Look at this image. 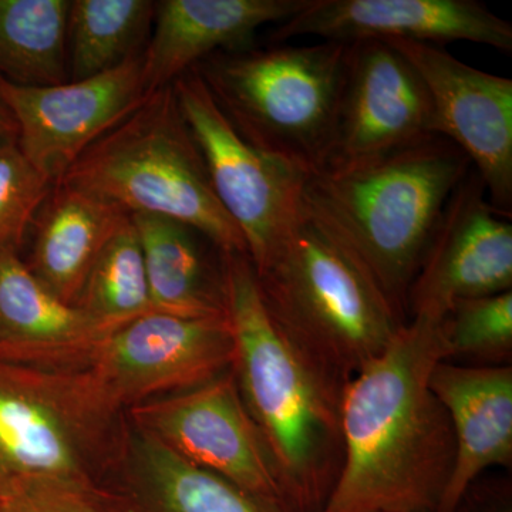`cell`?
Instances as JSON below:
<instances>
[{"instance_id": "10", "label": "cell", "mask_w": 512, "mask_h": 512, "mask_svg": "<svg viewBox=\"0 0 512 512\" xmlns=\"http://www.w3.org/2000/svg\"><path fill=\"white\" fill-rule=\"evenodd\" d=\"M126 419L184 460L292 512L232 369L191 389L138 404Z\"/></svg>"}, {"instance_id": "4", "label": "cell", "mask_w": 512, "mask_h": 512, "mask_svg": "<svg viewBox=\"0 0 512 512\" xmlns=\"http://www.w3.org/2000/svg\"><path fill=\"white\" fill-rule=\"evenodd\" d=\"M254 271L275 328L340 389L406 325L348 249L303 204L284 241Z\"/></svg>"}, {"instance_id": "21", "label": "cell", "mask_w": 512, "mask_h": 512, "mask_svg": "<svg viewBox=\"0 0 512 512\" xmlns=\"http://www.w3.org/2000/svg\"><path fill=\"white\" fill-rule=\"evenodd\" d=\"M131 221L140 239L154 311L227 318L224 252L214 258V242L183 222L151 214H133Z\"/></svg>"}, {"instance_id": "29", "label": "cell", "mask_w": 512, "mask_h": 512, "mask_svg": "<svg viewBox=\"0 0 512 512\" xmlns=\"http://www.w3.org/2000/svg\"><path fill=\"white\" fill-rule=\"evenodd\" d=\"M6 138H18V126L8 107L0 100V140H6Z\"/></svg>"}, {"instance_id": "19", "label": "cell", "mask_w": 512, "mask_h": 512, "mask_svg": "<svg viewBox=\"0 0 512 512\" xmlns=\"http://www.w3.org/2000/svg\"><path fill=\"white\" fill-rule=\"evenodd\" d=\"M77 306L60 301L16 249L0 251V359L42 367L113 332Z\"/></svg>"}, {"instance_id": "6", "label": "cell", "mask_w": 512, "mask_h": 512, "mask_svg": "<svg viewBox=\"0 0 512 512\" xmlns=\"http://www.w3.org/2000/svg\"><path fill=\"white\" fill-rule=\"evenodd\" d=\"M350 43L215 53L194 67L248 143L306 175L326 163Z\"/></svg>"}, {"instance_id": "5", "label": "cell", "mask_w": 512, "mask_h": 512, "mask_svg": "<svg viewBox=\"0 0 512 512\" xmlns=\"http://www.w3.org/2000/svg\"><path fill=\"white\" fill-rule=\"evenodd\" d=\"M59 183L93 192L130 215L183 222L222 252L248 255L241 231L212 190L173 84L148 94L133 113L97 138Z\"/></svg>"}, {"instance_id": "2", "label": "cell", "mask_w": 512, "mask_h": 512, "mask_svg": "<svg viewBox=\"0 0 512 512\" xmlns=\"http://www.w3.org/2000/svg\"><path fill=\"white\" fill-rule=\"evenodd\" d=\"M232 372L292 512H320L343 463L339 386L313 369L275 328L248 255L224 252Z\"/></svg>"}, {"instance_id": "12", "label": "cell", "mask_w": 512, "mask_h": 512, "mask_svg": "<svg viewBox=\"0 0 512 512\" xmlns=\"http://www.w3.org/2000/svg\"><path fill=\"white\" fill-rule=\"evenodd\" d=\"M512 291L511 218L471 168L451 194L410 288L409 320H443L457 302Z\"/></svg>"}, {"instance_id": "15", "label": "cell", "mask_w": 512, "mask_h": 512, "mask_svg": "<svg viewBox=\"0 0 512 512\" xmlns=\"http://www.w3.org/2000/svg\"><path fill=\"white\" fill-rule=\"evenodd\" d=\"M313 36L322 42L407 40L473 42L512 50V26L476 0H309L291 19L276 25L274 43Z\"/></svg>"}, {"instance_id": "27", "label": "cell", "mask_w": 512, "mask_h": 512, "mask_svg": "<svg viewBox=\"0 0 512 512\" xmlns=\"http://www.w3.org/2000/svg\"><path fill=\"white\" fill-rule=\"evenodd\" d=\"M2 512H104L94 493L39 488L2 500Z\"/></svg>"}, {"instance_id": "14", "label": "cell", "mask_w": 512, "mask_h": 512, "mask_svg": "<svg viewBox=\"0 0 512 512\" xmlns=\"http://www.w3.org/2000/svg\"><path fill=\"white\" fill-rule=\"evenodd\" d=\"M440 136L423 80L386 40L350 43L332 146L323 168L380 157Z\"/></svg>"}, {"instance_id": "23", "label": "cell", "mask_w": 512, "mask_h": 512, "mask_svg": "<svg viewBox=\"0 0 512 512\" xmlns=\"http://www.w3.org/2000/svg\"><path fill=\"white\" fill-rule=\"evenodd\" d=\"M150 0H72L67 15L69 82L89 79L143 52L156 18Z\"/></svg>"}, {"instance_id": "3", "label": "cell", "mask_w": 512, "mask_h": 512, "mask_svg": "<svg viewBox=\"0 0 512 512\" xmlns=\"http://www.w3.org/2000/svg\"><path fill=\"white\" fill-rule=\"evenodd\" d=\"M473 168L436 136L383 156L306 175L302 204L409 322L410 288L451 194Z\"/></svg>"}, {"instance_id": "9", "label": "cell", "mask_w": 512, "mask_h": 512, "mask_svg": "<svg viewBox=\"0 0 512 512\" xmlns=\"http://www.w3.org/2000/svg\"><path fill=\"white\" fill-rule=\"evenodd\" d=\"M173 87L204 157L212 190L241 231L248 258L258 268L298 220L306 174L248 143L194 69L178 77Z\"/></svg>"}, {"instance_id": "17", "label": "cell", "mask_w": 512, "mask_h": 512, "mask_svg": "<svg viewBox=\"0 0 512 512\" xmlns=\"http://www.w3.org/2000/svg\"><path fill=\"white\" fill-rule=\"evenodd\" d=\"M309 0H164L143 57L144 92L171 86L215 53L251 47L259 29L281 25Z\"/></svg>"}, {"instance_id": "26", "label": "cell", "mask_w": 512, "mask_h": 512, "mask_svg": "<svg viewBox=\"0 0 512 512\" xmlns=\"http://www.w3.org/2000/svg\"><path fill=\"white\" fill-rule=\"evenodd\" d=\"M53 185L22 153L16 138L0 140V251L20 252Z\"/></svg>"}, {"instance_id": "1", "label": "cell", "mask_w": 512, "mask_h": 512, "mask_svg": "<svg viewBox=\"0 0 512 512\" xmlns=\"http://www.w3.org/2000/svg\"><path fill=\"white\" fill-rule=\"evenodd\" d=\"M446 359L443 320L412 318L343 387V463L320 512L437 511L456 444L429 379Z\"/></svg>"}, {"instance_id": "13", "label": "cell", "mask_w": 512, "mask_h": 512, "mask_svg": "<svg viewBox=\"0 0 512 512\" xmlns=\"http://www.w3.org/2000/svg\"><path fill=\"white\" fill-rule=\"evenodd\" d=\"M386 42L423 80L440 136L466 154L488 201L511 218L512 80L468 66L440 46Z\"/></svg>"}, {"instance_id": "25", "label": "cell", "mask_w": 512, "mask_h": 512, "mask_svg": "<svg viewBox=\"0 0 512 512\" xmlns=\"http://www.w3.org/2000/svg\"><path fill=\"white\" fill-rule=\"evenodd\" d=\"M448 362L511 366L512 291L464 299L443 319Z\"/></svg>"}, {"instance_id": "16", "label": "cell", "mask_w": 512, "mask_h": 512, "mask_svg": "<svg viewBox=\"0 0 512 512\" xmlns=\"http://www.w3.org/2000/svg\"><path fill=\"white\" fill-rule=\"evenodd\" d=\"M94 498L104 512H288L177 456L127 419Z\"/></svg>"}, {"instance_id": "24", "label": "cell", "mask_w": 512, "mask_h": 512, "mask_svg": "<svg viewBox=\"0 0 512 512\" xmlns=\"http://www.w3.org/2000/svg\"><path fill=\"white\" fill-rule=\"evenodd\" d=\"M76 306L113 329L154 312L133 221L124 225L97 256Z\"/></svg>"}, {"instance_id": "20", "label": "cell", "mask_w": 512, "mask_h": 512, "mask_svg": "<svg viewBox=\"0 0 512 512\" xmlns=\"http://www.w3.org/2000/svg\"><path fill=\"white\" fill-rule=\"evenodd\" d=\"M130 220L114 202L57 183L30 228L26 265L60 301L76 306L97 256Z\"/></svg>"}, {"instance_id": "28", "label": "cell", "mask_w": 512, "mask_h": 512, "mask_svg": "<svg viewBox=\"0 0 512 512\" xmlns=\"http://www.w3.org/2000/svg\"><path fill=\"white\" fill-rule=\"evenodd\" d=\"M454 512H512L510 476L478 478L461 495Z\"/></svg>"}, {"instance_id": "7", "label": "cell", "mask_w": 512, "mask_h": 512, "mask_svg": "<svg viewBox=\"0 0 512 512\" xmlns=\"http://www.w3.org/2000/svg\"><path fill=\"white\" fill-rule=\"evenodd\" d=\"M124 426L72 376L0 359V500L39 488L96 493Z\"/></svg>"}, {"instance_id": "18", "label": "cell", "mask_w": 512, "mask_h": 512, "mask_svg": "<svg viewBox=\"0 0 512 512\" xmlns=\"http://www.w3.org/2000/svg\"><path fill=\"white\" fill-rule=\"evenodd\" d=\"M429 386L450 417L456 456L436 512H454L464 491L491 468L512 466V366L441 360Z\"/></svg>"}, {"instance_id": "22", "label": "cell", "mask_w": 512, "mask_h": 512, "mask_svg": "<svg viewBox=\"0 0 512 512\" xmlns=\"http://www.w3.org/2000/svg\"><path fill=\"white\" fill-rule=\"evenodd\" d=\"M70 0H0V77L19 86L69 82Z\"/></svg>"}, {"instance_id": "11", "label": "cell", "mask_w": 512, "mask_h": 512, "mask_svg": "<svg viewBox=\"0 0 512 512\" xmlns=\"http://www.w3.org/2000/svg\"><path fill=\"white\" fill-rule=\"evenodd\" d=\"M143 57L144 50L109 72L57 86L0 77V100L18 126L20 150L47 180L59 183L84 150L143 103Z\"/></svg>"}, {"instance_id": "8", "label": "cell", "mask_w": 512, "mask_h": 512, "mask_svg": "<svg viewBox=\"0 0 512 512\" xmlns=\"http://www.w3.org/2000/svg\"><path fill=\"white\" fill-rule=\"evenodd\" d=\"M232 362L228 316L195 319L154 311L39 369L67 373L111 416L126 417L138 404L214 379Z\"/></svg>"}, {"instance_id": "30", "label": "cell", "mask_w": 512, "mask_h": 512, "mask_svg": "<svg viewBox=\"0 0 512 512\" xmlns=\"http://www.w3.org/2000/svg\"><path fill=\"white\" fill-rule=\"evenodd\" d=\"M0 512H2V500H0Z\"/></svg>"}]
</instances>
